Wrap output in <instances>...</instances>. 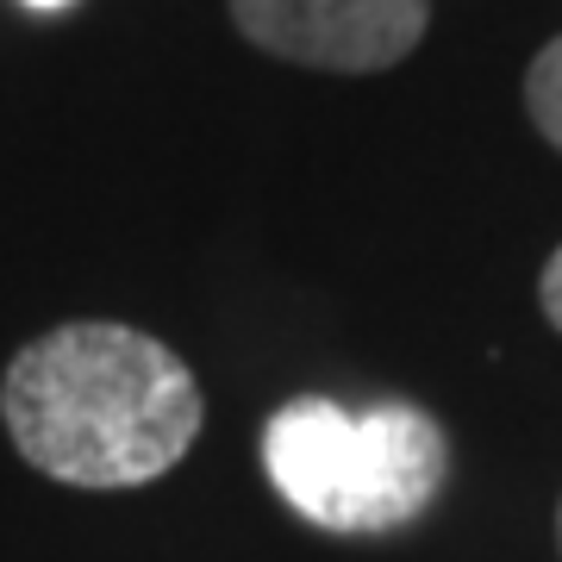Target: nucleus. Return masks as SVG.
Segmentation results:
<instances>
[{"mask_svg": "<svg viewBox=\"0 0 562 562\" xmlns=\"http://www.w3.org/2000/svg\"><path fill=\"white\" fill-rule=\"evenodd\" d=\"M201 382L132 325H57L0 375L7 438L63 487H144L201 438Z\"/></svg>", "mask_w": 562, "mask_h": 562, "instance_id": "nucleus-1", "label": "nucleus"}, {"mask_svg": "<svg viewBox=\"0 0 562 562\" xmlns=\"http://www.w3.org/2000/svg\"><path fill=\"white\" fill-rule=\"evenodd\" d=\"M262 469L301 519L338 538L401 531L438 501L450 475L443 425L413 401L350 406L301 394L262 425Z\"/></svg>", "mask_w": 562, "mask_h": 562, "instance_id": "nucleus-2", "label": "nucleus"}, {"mask_svg": "<svg viewBox=\"0 0 562 562\" xmlns=\"http://www.w3.org/2000/svg\"><path fill=\"white\" fill-rule=\"evenodd\" d=\"M232 20L257 50L281 63L369 76L413 57L431 0H232Z\"/></svg>", "mask_w": 562, "mask_h": 562, "instance_id": "nucleus-3", "label": "nucleus"}, {"mask_svg": "<svg viewBox=\"0 0 562 562\" xmlns=\"http://www.w3.org/2000/svg\"><path fill=\"white\" fill-rule=\"evenodd\" d=\"M525 106H531V120L538 132L562 150V38H550L531 63V76H525Z\"/></svg>", "mask_w": 562, "mask_h": 562, "instance_id": "nucleus-4", "label": "nucleus"}, {"mask_svg": "<svg viewBox=\"0 0 562 562\" xmlns=\"http://www.w3.org/2000/svg\"><path fill=\"white\" fill-rule=\"evenodd\" d=\"M538 301H543V319L562 331V250L543 262V281H538Z\"/></svg>", "mask_w": 562, "mask_h": 562, "instance_id": "nucleus-5", "label": "nucleus"}, {"mask_svg": "<svg viewBox=\"0 0 562 562\" xmlns=\"http://www.w3.org/2000/svg\"><path fill=\"white\" fill-rule=\"evenodd\" d=\"M25 7H38V13H57V7H76V0H25Z\"/></svg>", "mask_w": 562, "mask_h": 562, "instance_id": "nucleus-6", "label": "nucleus"}, {"mask_svg": "<svg viewBox=\"0 0 562 562\" xmlns=\"http://www.w3.org/2000/svg\"><path fill=\"white\" fill-rule=\"evenodd\" d=\"M557 543H562V506H557Z\"/></svg>", "mask_w": 562, "mask_h": 562, "instance_id": "nucleus-7", "label": "nucleus"}]
</instances>
